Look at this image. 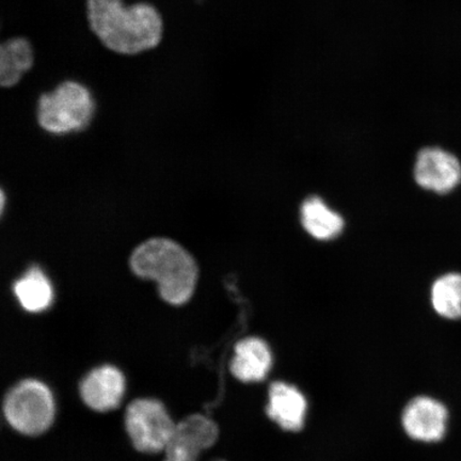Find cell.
<instances>
[{"label": "cell", "instance_id": "30bf717a", "mask_svg": "<svg viewBox=\"0 0 461 461\" xmlns=\"http://www.w3.org/2000/svg\"><path fill=\"white\" fill-rule=\"evenodd\" d=\"M273 366V354L264 339L250 337L240 339L234 348L230 371L241 383L253 384L267 378Z\"/></svg>", "mask_w": 461, "mask_h": 461}, {"label": "cell", "instance_id": "4fadbf2b", "mask_svg": "<svg viewBox=\"0 0 461 461\" xmlns=\"http://www.w3.org/2000/svg\"><path fill=\"white\" fill-rule=\"evenodd\" d=\"M303 227L315 240H330L341 234L344 221L319 197H311L302 205Z\"/></svg>", "mask_w": 461, "mask_h": 461}, {"label": "cell", "instance_id": "7c38bea8", "mask_svg": "<svg viewBox=\"0 0 461 461\" xmlns=\"http://www.w3.org/2000/svg\"><path fill=\"white\" fill-rule=\"evenodd\" d=\"M34 50L25 37H14L0 45V86L13 88L32 70Z\"/></svg>", "mask_w": 461, "mask_h": 461}, {"label": "cell", "instance_id": "8fae6325", "mask_svg": "<svg viewBox=\"0 0 461 461\" xmlns=\"http://www.w3.org/2000/svg\"><path fill=\"white\" fill-rule=\"evenodd\" d=\"M307 411V400L296 387L284 382L270 385L267 412L282 429L301 430L304 426Z\"/></svg>", "mask_w": 461, "mask_h": 461}, {"label": "cell", "instance_id": "8992f818", "mask_svg": "<svg viewBox=\"0 0 461 461\" xmlns=\"http://www.w3.org/2000/svg\"><path fill=\"white\" fill-rule=\"evenodd\" d=\"M219 429L214 420L200 413L189 414L176 422L164 452L168 461H198L202 453L214 447Z\"/></svg>", "mask_w": 461, "mask_h": 461}, {"label": "cell", "instance_id": "6da1fadb", "mask_svg": "<svg viewBox=\"0 0 461 461\" xmlns=\"http://www.w3.org/2000/svg\"><path fill=\"white\" fill-rule=\"evenodd\" d=\"M86 16L104 48L121 56L157 49L163 40V16L148 2L125 5L123 0H86Z\"/></svg>", "mask_w": 461, "mask_h": 461}, {"label": "cell", "instance_id": "3957f363", "mask_svg": "<svg viewBox=\"0 0 461 461\" xmlns=\"http://www.w3.org/2000/svg\"><path fill=\"white\" fill-rule=\"evenodd\" d=\"M95 100L88 86L77 80H63L44 92L37 103V120L50 134L83 131L95 117Z\"/></svg>", "mask_w": 461, "mask_h": 461}, {"label": "cell", "instance_id": "5bb4252c", "mask_svg": "<svg viewBox=\"0 0 461 461\" xmlns=\"http://www.w3.org/2000/svg\"><path fill=\"white\" fill-rule=\"evenodd\" d=\"M14 293L22 307L32 313L42 312L53 301V288L38 267H32L16 281Z\"/></svg>", "mask_w": 461, "mask_h": 461}, {"label": "cell", "instance_id": "277c9868", "mask_svg": "<svg viewBox=\"0 0 461 461\" xmlns=\"http://www.w3.org/2000/svg\"><path fill=\"white\" fill-rule=\"evenodd\" d=\"M5 422L22 436L39 437L54 423L56 405L48 384L24 378L9 389L3 402Z\"/></svg>", "mask_w": 461, "mask_h": 461}, {"label": "cell", "instance_id": "9c48e42d", "mask_svg": "<svg viewBox=\"0 0 461 461\" xmlns=\"http://www.w3.org/2000/svg\"><path fill=\"white\" fill-rule=\"evenodd\" d=\"M447 409L442 402L429 396H418L409 402L402 412V428L412 439L438 442L447 432Z\"/></svg>", "mask_w": 461, "mask_h": 461}, {"label": "cell", "instance_id": "7a4b0ae2", "mask_svg": "<svg viewBox=\"0 0 461 461\" xmlns=\"http://www.w3.org/2000/svg\"><path fill=\"white\" fill-rule=\"evenodd\" d=\"M130 265L136 276L158 282L159 295L165 302L181 305L193 296L197 265L176 241L167 239L144 241L131 253Z\"/></svg>", "mask_w": 461, "mask_h": 461}, {"label": "cell", "instance_id": "9a60e30c", "mask_svg": "<svg viewBox=\"0 0 461 461\" xmlns=\"http://www.w3.org/2000/svg\"><path fill=\"white\" fill-rule=\"evenodd\" d=\"M430 295L438 314L447 320L461 319V274L440 276L432 285Z\"/></svg>", "mask_w": 461, "mask_h": 461}, {"label": "cell", "instance_id": "52a82bcc", "mask_svg": "<svg viewBox=\"0 0 461 461\" xmlns=\"http://www.w3.org/2000/svg\"><path fill=\"white\" fill-rule=\"evenodd\" d=\"M126 392V379L122 371L113 365L92 368L80 379V400L90 411L105 413L114 411L122 402Z\"/></svg>", "mask_w": 461, "mask_h": 461}, {"label": "cell", "instance_id": "5b68a950", "mask_svg": "<svg viewBox=\"0 0 461 461\" xmlns=\"http://www.w3.org/2000/svg\"><path fill=\"white\" fill-rule=\"evenodd\" d=\"M123 423L135 451L149 455L165 452L176 425L164 403L153 397L132 400L126 406Z\"/></svg>", "mask_w": 461, "mask_h": 461}, {"label": "cell", "instance_id": "2e32d148", "mask_svg": "<svg viewBox=\"0 0 461 461\" xmlns=\"http://www.w3.org/2000/svg\"><path fill=\"white\" fill-rule=\"evenodd\" d=\"M163 461H168V460L163 459ZM215 461H224V460H215Z\"/></svg>", "mask_w": 461, "mask_h": 461}, {"label": "cell", "instance_id": "ba28073f", "mask_svg": "<svg viewBox=\"0 0 461 461\" xmlns=\"http://www.w3.org/2000/svg\"><path fill=\"white\" fill-rule=\"evenodd\" d=\"M418 185L440 194L451 193L461 183V164L455 155L440 148H426L414 165Z\"/></svg>", "mask_w": 461, "mask_h": 461}]
</instances>
